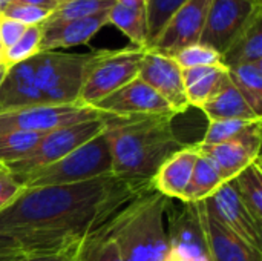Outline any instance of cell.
Wrapping results in <instances>:
<instances>
[{"label": "cell", "instance_id": "52a82bcc", "mask_svg": "<svg viewBox=\"0 0 262 261\" xmlns=\"http://www.w3.org/2000/svg\"><path fill=\"white\" fill-rule=\"evenodd\" d=\"M104 129H106L104 114L97 120H88L60 129H54L51 132L43 134L38 145L26 157L5 168L14 177L26 175L35 169H40L43 166L61 160L72 151L78 149L84 143L95 138L98 134L104 132Z\"/></svg>", "mask_w": 262, "mask_h": 261}, {"label": "cell", "instance_id": "1f68e13d", "mask_svg": "<svg viewBox=\"0 0 262 261\" xmlns=\"http://www.w3.org/2000/svg\"><path fill=\"white\" fill-rule=\"evenodd\" d=\"M184 2L186 0H147V40L144 49L150 46L170 15Z\"/></svg>", "mask_w": 262, "mask_h": 261}, {"label": "cell", "instance_id": "f546056e", "mask_svg": "<svg viewBox=\"0 0 262 261\" xmlns=\"http://www.w3.org/2000/svg\"><path fill=\"white\" fill-rule=\"evenodd\" d=\"M40 40H41V25L28 26L23 35L8 48L2 55V63L6 68H11L17 63H21L40 52Z\"/></svg>", "mask_w": 262, "mask_h": 261}, {"label": "cell", "instance_id": "44dd1931", "mask_svg": "<svg viewBox=\"0 0 262 261\" xmlns=\"http://www.w3.org/2000/svg\"><path fill=\"white\" fill-rule=\"evenodd\" d=\"M107 23L117 26L137 48H146L147 0H115L107 12Z\"/></svg>", "mask_w": 262, "mask_h": 261}, {"label": "cell", "instance_id": "ba28073f", "mask_svg": "<svg viewBox=\"0 0 262 261\" xmlns=\"http://www.w3.org/2000/svg\"><path fill=\"white\" fill-rule=\"evenodd\" d=\"M103 117L92 106L81 105H35L14 112L0 114V134L23 131L46 134L54 129Z\"/></svg>", "mask_w": 262, "mask_h": 261}, {"label": "cell", "instance_id": "f6af8a7d", "mask_svg": "<svg viewBox=\"0 0 262 261\" xmlns=\"http://www.w3.org/2000/svg\"><path fill=\"white\" fill-rule=\"evenodd\" d=\"M0 49H2V48H0ZM2 55H3V52H2Z\"/></svg>", "mask_w": 262, "mask_h": 261}, {"label": "cell", "instance_id": "60d3db41", "mask_svg": "<svg viewBox=\"0 0 262 261\" xmlns=\"http://www.w3.org/2000/svg\"><path fill=\"white\" fill-rule=\"evenodd\" d=\"M11 2H12V0H0V14L3 12V9H5Z\"/></svg>", "mask_w": 262, "mask_h": 261}, {"label": "cell", "instance_id": "5b68a950", "mask_svg": "<svg viewBox=\"0 0 262 261\" xmlns=\"http://www.w3.org/2000/svg\"><path fill=\"white\" fill-rule=\"evenodd\" d=\"M88 54L38 52L32 57L35 86L46 105H78L86 69L94 58Z\"/></svg>", "mask_w": 262, "mask_h": 261}, {"label": "cell", "instance_id": "ac0fdd59", "mask_svg": "<svg viewBox=\"0 0 262 261\" xmlns=\"http://www.w3.org/2000/svg\"><path fill=\"white\" fill-rule=\"evenodd\" d=\"M198 151L195 145H186L183 149L170 155L150 178L152 188L170 200H184L190 177L193 172Z\"/></svg>", "mask_w": 262, "mask_h": 261}, {"label": "cell", "instance_id": "8d00e7d4", "mask_svg": "<svg viewBox=\"0 0 262 261\" xmlns=\"http://www.w3.org/2000/svg\"><path fill=\"white\" fill-rule=\"evenodd\" d=\"M26 28H28L26 25L0 14V48H2V52H5L8 48H11L23 35Z\"/></svg>", "mask_w": 262, "mask_h": 261}, {"label": "cell", "instance_id": "4dcf8cb0", "mask_svg": "<svg viewBox=\"0 0 262 261\" xmlns=\"http://www.w3.org/2000/svg\"><path fill=\"white\" fill-rule=\"evenodd\" d=\"M255 122L258 120H212L209 122L207 131L201 143L204 145H218L226 142L238 140Z\"/></svg>", "mask_w": 262, "mask_h": 261}, {"label": "cell", "instance_id": "2e32d148", "mask_svg": "<svg viewBox=\"0 0 262 261\" xmlns=\"http://www.w3.org/2000/svg\"><path fill=\"white\" fill-rule=\"evenodd\" d=\"M107 12L109 11H104L78 20L45 22L41 25L40 52L88 43L100 28L107 25Z\"/></svg>", "mask_w": 262, "mask_h": 261}, {"label": "cell", "instance_id": "4316f807", "mask_svg": "<svg viewBox=\"0 0 262 261\" xmlns=\"http://www.w3.org/2000/svg\"><path fill=\"white\" fill-rule=\"evenodd\" d=\"M43 134L12 131L0 134V165L9 166L26 157L41 140Z\"/></svg>", "mask_w": 262, "mask_h": 261}, {"label": "cell", "instance_id": "ab89813d", "mask_svg": "<svg viewBox=\"0 0 262 261\" xmlns=\"http://www.w3.org/2000/svg\"><path fill=\"white\" fill-rule=\"evenodd\" d=\"M6 71H8V68L3 63H0V85H2V82H3V78L6 75Z\"/></svg>", "mask_w": 262, "mask_h": 261}, {"label": "cell", "instance_id": "74e56055", "mask_svg": "<svg viewBox=\"0 0 262 261\" xmlns=\"http://www.w3.org/2000/svg\"><path fill=\"white\" fill-rule=\"evenodd\" d=\"M18 254H23L20 251H17L14 246H11L8 242H3L0 240V261H6L9 260L11 257H15Z\"/></svg>", "mask_w": 262, "mask_h": 261}, {"label": "cell", "instance_id": "484cf974", "mask_svg": "<svg viewBox=\"0 0 262 261\" xmlns=\"http://www.w3.org/2000/svg\"><path fill=\"white\" fill-rule=\"evenodd\" d=\"M229 78L249 106L262 117V62L246 63L227 69Z\"/></svg>", "mask_w": 262, "mask_h": 261}, {"label": "cell", "instance_id": "7c38bea8", "mask_svg": "<svg viewBox=\"0 0 262 261\" xmlns=\"http://www.w3.org/2000/svg\"><path fill=\"white\" fill-rule=\"evenodd\" d=\"M98 112L114 117H134V115H161L175 118L177 114L169 103L161 98L149 85L138 77L100 100L94 106Z\"/></svg>", "mask_w": 262, "mask_h": 261}, {"label": "cell", "instance_id": "d6986e66", "mask_svg": "<svg viewBox=\"0 0 262 261\" xmlns=\"http://www.w3.org/2000/svg\"><path fill=\"white\" fill-rule=\"evenodd\" d=\"M198 154L207 157L220 171L224 182L233 180L249 165L261 157V148L250 146L243 142H226L218 145L193 143Z\"/></svg>", "mask_w": 262, "mask_h": 261}, {"label": "cell", "instance_id": "603a6c76", "mask_svg": "<svg viewBox=\"0 0 262 261\" xmlns=\"http://www.w3.org/2000/svg\"><path fill=\"white\" fill-rule=\"evenodd\" d=\"M221 62L227 69L246 63L262 62V11L255 14L247 28L221 55Z\"/></svg>", "mask_w": 262, "mask_h": 261}, {"label": "cell", "instance_id": "f1b7e54d", "mask_svg": "<svg viewBox=\"0 0 262 261\" xmlns=\"http://www.w3.org/2000/svg\"><path fill=\"white\" fill-rule=\"evenodd\" d=\"M115 0H64L48 17L46 22H63L86 18L104 11H109Z\"/></svg>", "mask_w": 262, "mask_h": 261}, {"label": "cell", "instance_id": "e575fe53", "mask_svg": "<svg viewBox=\"0 0 262 261\" xmlns=\"http://www.w3.org/2000/svg\"><path fill=\"white\" fill-rule=\"evenodd\" d=\"M81 243H77V245H72V246H66V248H61V249H55V251L18 254V255L11 257L9 260L6 261H77L78 249H80Z\"/></svg>", "mask_w": 262, "mask_h": 261}, {"label": "cell", "instance_id": "836d02e7", "mask_svg": "<svg viewBox=\"0 0 262 261\" xmlns=\"http://www.w3.org/2000/svg\"><path fill=\"white\" fill-rule=\"evenodd\" d=\"M5 17H9L12 20H17L26 26H34V25H43L48 17L51 15V11L32 6L28 3H21L17 0H12L2 12Z\"/></svg>", "mask_w": 262, "mask_h": 261}, {"label": "cell", "instance_id": "d6a6232c", "mask_svg": "<svg viewBox=\"0 0 262 261\" xmlns=\"http://www.w3.org/2000/svg\"><path fill=\"white\" fill-rule=\"evenodd\" d=\"M172 58L178 63V66L181 69L198 68V66H220V65H223L221 54H218L216 51H213V49H210L207 46H203L200 43L181 49Z\"/></svg>", "mask_w": 262, "mask_h": 261}, {"label": "cell", "instance_id": "277c9868", "mask_svg": "<svg viewBox=\"0 0 262 261\" xmlns=\"http://www.w3.org/2000/svg\"><path fill=\"white\" fill-rule=\"evenodd\" d=\"M104 175H112V158L106 134L101 132L61 160L15 178L25 189H34L74 185Z\"/></svg>", "mask_w": 262, "mask_h": 261}, {"label": "cell", "instance_id": "30bf717a", "mask_svg": "<svg viewBox=\"0 0 262 261\" xmlns=\"http://www.w3.org/2000/svg\"><path fill=\"white\" fill-rule=\"evenodd\" d=\"M213 0H186L167 20L146 51L173 57L181 49L196 45L204 29Z\"/></svg>", "mask_w": 262, "mask_h": 261}, {"label": "cell", "instance_id": "e0dca14e", "mask_svg": "<svg viewBox=\"0 0 262 261\" xmlns=\"http://www.w3.org/2000/svg\"><path fill=\"white\" fill-rule=\"evenodd\" d=\"M35 105H46L35 86L32 57L8 68L0 85V114L14 112Z\"/></svg>", "mask_w": 262, "mask_h": 261}, {"label": "cell", "instance_id": "cb8c5ba5", "mask_svg": "<svg viewBox=\"0 0 262 261\" xmlns=\"http://www.w3.org/2000/svg\"><path fill=\"white\" fill-rule=\"evenodd\" d=\"M224 178L221 177L216 166L204 155L198 154V158L193 166L190 183L187 186L183 203H198L212 197L223 185Z\"/></svg>", "mask_w": 262, "mask_h": 261}, {"label": "cell", "instance_id": "6da1fadb", "mask_svg": "<svg viewBox=\"0 0 262 261\" xmlns=\"http://www.w3.org/2000/svg\"><path fill=\"white\" fill-rule=\"evenodd\" d=\"M150 186L147 180L112 174L74 185L25 189L0 211V240L23 254L81 243Z\"/></svg>", "mask_w": 262, "mask_h": 261}, {"label": "cell", "instance_id": "d590c367", "mask_svg": "<svg viewBox=\"0 0 262 261\" xmlns=\"http://www.w3.org/2000/svg\"><path fill=\"white\" fill-rule=\"evenodd\" d=\"M23 191L25 188L21 183L3 165H0V211L8 208Z\"/></svg>", "mask_w": 262, "mask_h": 261}, {"label": "cell", "instance_id": "3957f363", "mask_svg": "<svg viewBox=\"0 0 262 261\" xmlns=\"http://www.w3.org/2000/svg\"><path fill=\"white\" fill-rule=\"evenodd\" d=\"M170 202L150 186L103 226L123 260L166 261L169 243L164 217Z\"/></svg>", "mask_w": 262, "mask_h": 261}, {"label": "cell", "instance_id": "5bb4252c", "mask_svg": "<svg viewBox=\"0 0 262 261\" xmlns=\"http://www.w3.org/2000/svg\"><path fill=\"white\" fill-rule=\"evenodd\" d=\"M198 222L206 251L210 261H262V255L253 252L233 232L221 225L206 208L204 202L189 203Z\"/></svg>", "mask_w": 262, "mask_h": 261}, {"label": "cell", "instance_id": "8992f818", "mask_svg": "<svg viewBox=\"0 0 262 261\" xmlns=\"http://www.w3.org/2000/svg\"><path fill=\"white\" fill-rule=\"evenodd\" d=\"M144 52V48L137 46L117 51H95V55L86 69L78 105L94 108L100 100L135 80Z\"/></svg>", "mask_w": 262, "mask_h": 261}, {"label": "cell", "instance_id": "8fae6325", "mask_svg": "<svg viewBox=\"0 0 262 261\" xmlns=\"http://www.w3.org/2000/svg\"><path fill=\"white\" fill-rule=\"evenodd\" d=\"M207 211L253 252L262 255V225L241 202L230 182H226L212 197L204 200Z\"/></svg>", "mask_w": 262, "mask_h": 261}, {"label": "cell", "instance_id": "7402d4cb", "mask_svg": "<svg viewBox=\"0 0 262 261\" xmlns=\"http://www.w3.org/2000/svg\"><path fill=\"white\" fill-rule=\"evenodd\" d=\"M227 77V68L223 65L183 69V83L189 105L201 109Z\"/></svg>", "mask_w": 262, "mask_h": 261}, {"label": "cell", "instance_id": "83f0119b", "mask_svg": "<svg viewBox=\"0 0 262 261\" xmlns=\"http://www.w3.org/2000/svg\"><path fill=\"white\" fill-rule=\"evenodd\" d=\"M77 261H124L117 243L104 232L98 229L89 235L78 249Z\"/></svg>", "mask_w": 262, "mask_h": 261}, {"label": "cell", "instance_id": "ffe728a7", "mask_svg": "<svg viewBox=\"0 0 262 261\" xmlns=\"http://www.w3.org/2000/svg\"><path fill=\"white\" fill-rule=\"evenodd\" d=\"M229 74V72H227ZM209 122L212 120H262L249 106L239 91L233 86L227 77L224 83L215 91V94L201 106Z\"/></svg>", "mask_w": 262, "mask_h": 261}, {"label": "cell", "instance_id": "9c48e42d", "mask_svg": "<svg viewBox=\"0 0 262 261\" xmlns=\"http://www.w3.org/2000/svg\"><path fill=\"white\" fill-rule=\"evenodd\" d=\"M259 11L249 0H213L198 43L223 55Z\"/></svg>", "mask_w": 262, "mask_h": 261}, {"label": "cell", "instance_id": "ee69618b", "mask_svg": "<svg viewBox=\"0 0 262 261\" xmlns=\"http://www.w3.org/2000/svg\"><path fill=\"white\" fill-rule=\"evenodd\" d=\"M0 63H2V49H0Z\"/></svg>", "mask_w": 262, "mask_h": 261}, {"label": "cell", "instance_id": "f35d334b", "mask_svg": "<svg viewBox=\"0 0 262 261\" xmlns=\"http://www.w3.org/2000/svg\"><path fill=\"white\" fill-rule=\"evenodd\" d=\"M17 2L28 3V5H32V6H38V8L48 9V11H51V12L58 6L54 0H17Z\"/></svg>", "mask_w": 262, "mask_h": 261}, {"label": "cell", "instance_id": "7bdbcfd3", "mask_svg": "<svg viewBox=\"0 0 262 261\" xmlns=\"http://www.w3.org/2000/svg\"><path fill=\"white\" fill-rule=\"evenodd\" d=\"M54 2H55L57 5H60V3H61V2H64V0H54Z\"/></svg>", "mask_w": 262, "mask_h": 261}, {"label": "cell", "instance_id": "7a4b0ae2", "mask_svg": "<svg viewBox=\"0 0 262 261\" xmlns=\"http://www.w3.org/2000/svg\"><path fill=\"white\" fill-rule=\"evenodd\" d=\"M106 138L112 158V174L147 180L183 143L173 131V118L161 115H104Z\"/></svg>", "mask_w": 262, "mask_h": 261}, {"label": "cell", "instance_id": "4fadbf2b", "mask_svg": "<svg viewBox=\"0 0 262 261\" xmlns=\"http://www.w3.org/2000/svg\"><path fill=\"white\" fill-rule=\"evenodd\" d=\"M138 78L164 98L177 115L184 114L190 108L184 91L183 69L172 57L146 51Z\"/></svg>", "mask_w": 262, "mask_h": 261}, {"label": "cell", "instance_id": "9a60e30c", "mask_svg": "<svg viewBox=\"0 0 262 261\" xmlns=\"http://www.w3.org/2000/svg\"><path fill=\"white\" fill-rule=\"evenodd\" d=\"M167 212L170 217L167 231L169 251L166 261H210L190 205L183 203V208H180L178 212H175L170 205Z\"/></svg>", "mask_w": 262, "mask_h": 261}, {"label": "cell", "instance_id": "b9f144b4", "mask_svg": "<svg viewBox=\"0 0 262 261\" xmlns=\"http://www.w3.org/2000/svg\"><path fill=\"white\" fill-rule=\"evenodd\" d=\"M249 2H252L255 5H262V0H249Z\"/></svg>", "mask_w": 262, "mask_h": 261}, {"label": "cell", "instance_id": "d4e9b609", "mask_svg": "<svg viewBox=\"0 0 262 261\" xmlns=\"http://www.w3.org/2000/svg\"><path fill=\"white\" fill-rule=\"evenodd\" d=\"M241 202L246 205L253 218L262 225V171L261 157L230 180Z\"/></svg>", "mask_w": 262, "mask_h": 261}]
</instances>
